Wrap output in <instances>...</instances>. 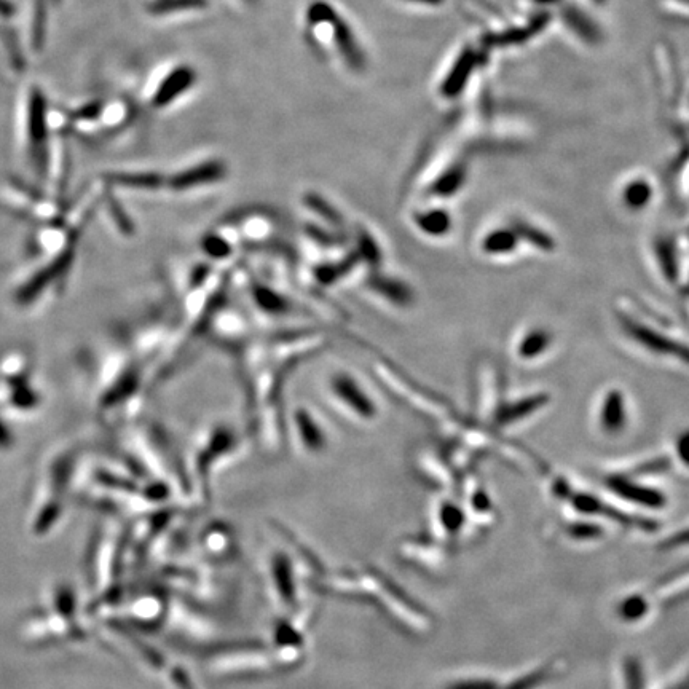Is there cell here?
Returning a JSON list of instances; mask_svg holds the SVG:
<instances>
[{
	"label": "cell",
	"instance_id": "cell-13",
	"mask_svg": "<svg viewBox=\"0 0 689 689\" xmlns=\"http://www.w3.org/2000/svg\"><path fill=\"white\" fill-rule=\"evenodd\" d=\"M112 181L119 186L147 190L160 189L166 184V179L158 173H117L112 174Z\"/></svg>",
	"mask_w": 689,
	"mask_h": 689
},
{
	"label": "cell",
	"instance_id": "cell-15",
	"mask_svg": "<svg viewBox=\"0 0 689 689\" xmlns=\"http://www.w3.org/2000/svg\"><path fill=\"white\" fill-rule=\"evenodd\" d=\"M206 5H208L206 0H154L149 5V12L157 16L171 15V13L186 12V10H200Z\"/></svg>",
	"mask_w": 689,
	"mask_h": 689
},
{
	"label": "cell",
	"instance_id": "cell-7",
	"mask_svg": "<svg viewBox=\"0 0 689 689\" xmlns=\"http://www.w3.org/2000/svg\"><path fill=\"white\" fill-rule=\"evenodd\" d=\"M414 221L418 230L428 237L441 238L452 229V219L444 209H430L415 214Z\"/></svg>",
	"mask_w": 689,
	"mask_h": 689
},
{
	"label": "cell",
	"instance_id": "cell-22",
	"mask_svg": "<svg viewBox=\"0 0 689 689\" xmlns=\"http://www.w3.org/2000/svg\"><path fill=\"white\" fill-rule=\"evenodd\" d=\"M7 12H10V5L0 0V15H10V13Z\"/></svg>",
	"mask_w": 689,
	"mask_h": 689
},
{
	"label": "cell",
	"instance_id": "cell-17",
	"mask_svg": "<svg viewBox=\"0 0 689 689\" xmlns=\"http://www.w3.org/2000/svg\"><path fill=\"white\" fill-rule=\"evenodd\" d=\"M651 189L646 182L637 181L632 182L626 190H624V203L632 209H642L646 203L650 201Z\"/></svg>",
	"mask_w": 689,
	"mask_h": 689
},
{
	"label": "cell",
	"instance_id": "cell-6",
	"mask_svg": "<svg viewBox=\"0 0 689 689\" xmlns=\"http://www.w3.org/2000/svg\"><path fill=\"white\" fill-rule=\"evenodd\" d=\"M627 423L626 401L623 394L613 390L605 396L600 412V425L608 434H618L624 430Z\"/></svg>",
	"mask_w": 689,
	"mask_h": 689
},
{
	"label": "cell",
	"instance_id": "cell-1",
	"mask_svg": "<svg viewBox=\"0 0 689 689\" xmlns=\"http://www.w3.org/2000/svg\"><path fill=\"white\" fill-rule=\"evenodd\" d=\"M310 15L319 16L327 23L331 24L332 40H334L335 48L351 71L361 72L366 69V55H364L363 47L356 39L355 31L350 28L347 20H343L339 12L335 10L332 5L327 4L324 0H316L310 7H308Z\"/></svg>",
	"mask_w": 689,
	"mask_h": 689
},
{
	"label": "cell",
	"instance_id": "cell-21",
	"mask_svg": "<svg viewBox=\"0 0 689 689\" xmlns=\"http://www.w3.org/2000/svg\"><path fill=\"white\" fill-rule=\"evenodd\" d=\"M410 2H417V4H425V5L442 4V0H410Z\"/></svg>",
	"mask_w": 689,
	"mask_h": 689
},
{
	"label": "cell",
	"instance_id": "cell-23",
	"mask_svg": "<svg viewBox=\"0 0 689 689\" xmlns=\"http://www.w3.org/2000/svg\"><path fill=\"white\" fill-rule=\"evenodd\" d=\"M246 2H256V0H246Z\"/></svg>",
	"mask_w": 689,
	"mask_h": 689
},
{
	"label": "cell",
	"instance_id": "cell-8",
	"mask_svg": "<svg viewBox=\"0 0 689 689\" xmlns=\"http://www.w3.org/2000/svg\"><path fill=\"white\" fill-rule=\"evenodd\" d=\"M297 433L299 439L304 444V449L312 450V452H319L326 445V438H324L321 426L316 423L312 415L305 412V410H297L296 414Z\"/></svg>",
	"mask_w": 689,
	"mask_h": 689
},
{
	"label": "cell",
	"instance_id": "cell-16",
	"mask_svg": "<svg viewBox=\"0 0 689 689\" xmlns=\"http://www.w3.org/2000/svg\"><path fill=\"white\" fill-rule=\"evenodd\" d=\"M463 181H465L463 168H453V170L442 174L441 178L433 186V193H436L439 197H450L458 187H461Z\"/></svg>",
	"mask_w": 689,
	"mask_h": 689
},
{
	"label": "cell",
	"instance_id": "cell-14",
	"mask_svg": "<svg viewBox=\"0 0 689 689\" xmlns=\"http://www.w3.org/2000/svg\"><path fill=\"white\" fill-rule=\"evenodd\" d=\"M549 345H551V334L538 329V331H532L520 340L517 353L522 359H533L548 350Z\"/></svg>",
	"mask_w": 689,
	"mask_h": 689
},
{
	"label": "cell",
	"instance_id": "cell-18",
	"mask_svg": "<svg viewBox=\"0 0 689 689\" xmlns=\"http://www.w3.org/2000/svg\"><path fill=\"white\" fill-rule=\"evenodd\" d=\"M305 206L312 209L313 213L319 214V216L326 219L327 222H332L334 225H339L342 221L339 211L335 208H331V205L324 200L323 197H319L316 193H308L305 195Z\"/></svg>",
	"mask_w": 689,
	"mask_h": 689
},
{
	"label": "cell",
	"instance_id": "cell-19",
	"mask_svg": "<svg viewBox=\"0 0 689 689\" xmlns=\"http://www.w3.org/2000/svg\"><path fill=\"white\" fill-rule=\"evenodd\" d=\"M514 230H516L519 238H525V240L530 241V245L536 246V248L544 249V251L554 249V241L551 240V237H548L546 233L540 232L538 229H533L530 225L520 222Z\"/></svg>",
	"mask_w": 689,
	"mask_h": 689
},
{
	"label": "cell",
	"instance_id": "cell-3",
	"mask_svg": "<svg viewBox=\"0 0 689 689\" xmlns=\"http://www.w3.org/2000/svg\"><path fill=\"white\" fill-rule=\"evenodd\" d=\"M621 323L630 339H634L654 355L672 356L689 364V347H686L685 343L675 342L667 335L658 334L654 329L635 323L630 318H621Z\"/></svg>",
	"mask_w": 689,
	"mask_h": 689
},
{
	"label": "cell",
	"instance_id": "cell-5",
	"mask_svg": "<svg viewBox=\"0 0 689 689\" xmlns=\"http://www.w3.org/2000/svg\"><path fill=\"white\" fill-rule=\"evenodd\" d=\"M195 83H197V71L192 66L181 64L174 67L173 71L168 72L162 82L158 83L157 90L152 96V106L155 109L171 106L176 99L186 95Z\"/></svg>",
	"mask_w": 689,
	"mask_h": 689
},
{
	"label": "cell",
	"instance_id": "cell-12",
	"mask_svg": "<svg viewBox=\"0 0 689 689\" xmlns=\"http://www.w3.org/2000/svg\"><path fill=\"white\" fill-rule=\"evenodd\" d=\"M611 489L619 493L621 497L627 500L637 501V503L648 504V506H658L662 503L661 495L654 490L645 489V487H637V485L630 484L624 479H611Z\"/></svg>",
	"mask_w": 689,
	"mask_h": 689
},
{
	"label": "cell",
	"instance_id": "cell-4",
	"mask_svg": "<svg viewBox=\"0 0 689 689\" xmlns=\"http://www.w3.org/2000/svg\"><path fill=\"white\" fill-rule=\"evenodd\" d=\"M227 176V166L221 160H206L198 165L190 166L186 170L171 176L166 184L173 190L186 192V190L197 189V187L211 186L216 182H221Z\"/></svg>",
	"mask_w": 689,
	"mask_h": 689
},
{
	"label": "cell",
	"instance_id": "cell-10",
	"mask_svg": "<svg viewBox=\"0 0 689 689\" xmlns=\"http://www.w3.org/2000/svg\"><path fill=\"white\" fill-rule=\"evenodd\" d=\"M548 402L546 396H532V398L520 399V401L514 402L511 406L504 407L500 410L497 420L500 425H509V423H514L520 418L528 417V415L533 414L538 407L544 406Z\"/></svg>",
	"mask_w": 689,
	"mask_h": 689
},
{
	"label": "cell",
	"instance_id": "cell-9",
	"mask_svg": "<svg viewBox=\"0 0 689 689\" xmlns=\"http://www.w3.org/2000/svg\"><path fill=\"white\" fill-rule=\"evenodd\" d=\"M517 246L519 235L514 229L495 230L482 240V251L489 256H506L516 251Z\"/></svg>",
	"mask_w": 689,
	"mask_h": 689
},
{
	"label": "cell",
	"instance_id": "cell-2",
	"mask_svg": "<svg viewBox=\"0 0 689 689\" xmlns=\"http://www.w3.org/2000/svg\"><path fill=\"white\" fill-rule=\"evenodd\" d=\"M329 394L335 404L342 407L350 417L359 418L363 422H371L377 417L378 409L371 393L361 385L358 378L347 372L332 375L329 380Z\"/></svg>",
	"mask_w": 689,
	"mask_h": 689
},
{
	"label": "cell",
	"instance_id": "cell-20",
	"mask_svg": "<svg viewBox=\"0 0 689 689\" xmlns=\"http://www.w3.org/2000/svg\"><path fill=\"white\" fill-rule=\"evenodd\" d=\"M658 257L659 262H661L662 270L666 272L667 278H669V280H674L675 273H677V268H675L674 248H672L667 241L659 243Z\"/></svg>",
	"mask_w": 689,
	"mask_h": 689
},
{
	"label": "cell",
	"instance_id": "cell-11",
	"mask_svg": "<svg viewBox=\"0 0 689 689\" xmlns=\"http://www.w3.org/2000/svg\"><path fill=\"white\" fill-rule=\"evenodd\" d=\"M371 286L375 292H378V296L385 297L386 300H390L393 304L406 307V305L412 302V291H410L409 286H406V284L401 283L399 280L377 278Z\"/></svg>",
	"mask_w": 689,
	"mask_h": 689
}]
</instances>
